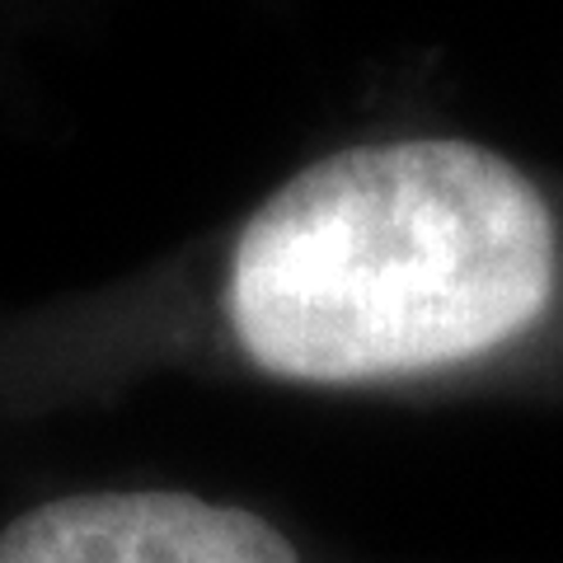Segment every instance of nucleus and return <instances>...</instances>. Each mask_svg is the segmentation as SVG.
<instances>
[{"mask_svg": "<svg viewBox=\"0 0 563 563\" xmlns=\"http://www.w3.org/2000/svg\"><path fill=\"white\" fill-rule=\"evenodd\" d=\"M0 563H301V550L240 503L113 488L43 503L10 521Z\"/></svg>", "mask_w": 563, "mask_h": 563, "instance_id": "f03ea898", "label": "nucleus"}, {"mask_svg": "<svg viewBox=\"0 0 563 563\" xmlns=\"http://www.w3.org/2000/svg\"><path fill=\"white\" fill-rule=\"evenodd\" d=\"M211 301L282 385L563 404V169L461 132L352 141L235 225Z\"/></svg>", "mask_w": 563, "mask_h": 563, "instance_id": "f257e3e1", "label": "nucleus"}]
</instances>
